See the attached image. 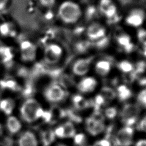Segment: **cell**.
Segmentation results:
<instances>
[{
    "label": "cell",
    "instance_id": "6da1fadb",
    "mask_svg": "<svg viewBox=\"0 0 146 146\" xmlns=\"http://www.w3.org/2000/svg\"><path fill=\"white\" fill-rule=\"evenodd\" d=\"M59 18L66 23H74L77 22L82 15V10L79 5L71 1L62 2L58 10Z\"/></svg>",
    "mask_w": 146,
    "mask_h": 146
},
{
    "label": "cell",
    "instance_id": "7a4b0ae2",
    "mask_svg": "<svg viewBox=\"0 0 146 146\" xmlns=\"http://www.w3.org/2000/svg\"><path fill=\"white\" fill-rule=\"evenodd\" d=\"M43 110L39 104L34 99H29L22 104L21 108V114L22 119L28 122L31 123L42 117Z\"/></svg>",
    "mask_w": 146,
    "mask_h": 146
},
{
    "label": "cell",
    "instance_id": "3957f363",
    "mask_svg": "<svg viewBox=\"0 0 146 146\" xmlns=\"http://www.w3.org/2000/svg\"><path fill=\"white\" fill-rule=\"evenodd\" d=\"M140 113L139 106L134 103L125 104L120 112L121 121L125 126L131 127L136 123Z\"/></svg>",
    "mask_w": 146,
    "mask_h": 146
},
{
    "label": "cell",
    "instance_id": "277c9868",
    "mask_svg": "<svg viewBox=\"0 0 146 146\" xmlns=\"http://www.w3.org/2000/svg\"><path fill=\"white\" fill-rule=\"evenodd\" d=\"M134 130L132 127L124 126L115 136V144L117 146H131L133 141Z\"/></svg>",
    "mask_w": 146,
    "mask_h": 146
},
{
    "label": "cell",
    "instance_id": "5b68a950",
    "mask_svg": "<svg viewBox=\"0 0 146 146\" xmlns=\"http://www.w3.org/2000/svg\"><path fill=\"white\" fill-rule=\"evenodd\" d=\"M44 96L49 102H58L64 98L65 92L59 86L52 84L45 90Z\"/></svg>",
    "mask_w": 146,
    "mask_h": 146
},
{
    "label": "cell",
    "instance_id": "8992f818",
    "mask_svg": "<svg viewBox=\"0 0 146 146\" xmlns=\"http://www.w3.org/2000/svg\"><path fill=\"white\" fill-rule=\"evenodd\" d=\"M93 59L94 56H90L88 58L77 60L72 66L73 72L78 76L86 74L90 70V65Z\"/></svg>",
    "mask_w": 146,
    "mask_h": 146
},
{
    "label": "cell",
    "instance_id": "52a82bcc",
    "mask_svg": "<svg viewBox=\"0 0 146 146\" xmlns=\"http://www.w3.org/2000/svg\"><path fill=\"white\" fill-rule=\"evenodd\" d=\"M61 48L55 44L48 45L44 51V59L49 63H55L57 62L62 55Z\"/></svg>",
    "mask_w": 146,
    "mask_h": 146
},
{
    "label": "cell",
    "instance_id": "ba28073f",
    "mask_svg": "<svg viewBox=\"0 0 146 146\" xmlns=\"http://www.w3.org/2000/svg\"><path fill=\"white\" fill-rule=\"evenodd\" d=\"M54 133L59 138H71L76 135V129L71 122L67 121L57 127Z\"/></svg>",
    "mask_w": 146,
    "mask_h": 146
},
{
    "label": "cell",
    "instance_id": "9c48e42d",
    "mask_svg": "<svg viewBox=\"0 0 146 146\" xmlns=\"http://www.w3.org/2000/svg\"><path fill=\"white\" fill-rule=\"evenodd\" d=\"M145 19L144 11L140 9L132 10L126 18L127 23L132 27H137L140 26Z\"/></svg>",
    "mask_w": 146,
    "mask_h": 146
},
{
    "label": "cell",
    "instance_id": "30bf717a",
    "mask_svg": "<svg viewBox=\"0 0 146 146\" xmlns=\"http://www.w3.org/2000/svg\"><path fill=\"white\" fill-rule=\"evenodd\" d=\"M106 29L99 23H93L90 25L87 30V35L89 39L93 40H99L106 36Z\"/></svg>",
    "mask_w": 146,
    "mask_h": 146
},
{
    "label": "cell",
    "instance_id": "8fae6325",
    "mask_svg": "<svg viewBox=\"0 0 146 146\" xmlns=\"http://www.w3.org/2000/svg\"><path fill=\"white\" fill-rule=\"evenodd\" d=\"M104 122H99L89 117L86 120V128L87 132L92 136H97L104 130Z\"/></svg>",
    "mask_w": 146,
    "mask_h": 146
},
{
    "label": "cell",
    "instance_id": "7c38bea8",
    "mask_svg": "<svg viewBox=\"0 0 146 146\" xmlns=\"http://www.w3.org/2000/svg\"><path fill=\"white\" fill-rule=\"evenodd\" d=\"M21 56L25 61H31L34 60L36 55V48L35 46L30 42L24 41L21 44Z\"/></svg>",
    "mask_w": 146,
    "mask_h": 146
},
{
    "label": "cell",
    "instance_id": "4fadbf2b",
    "mask_svg": "<svg viewBox=\"0 0 146 146\" xmlns=\"http://www.w3.org/2000/svg\"><path fill=\"white\" fill-rule=\"evenodd\" d=\"M98 85V82L95 78L87 76L82 79L78 84V89L82 93H90L93 92Z\"/></svg>",
    "mask_w": 146,
    "mask_h": 146
},
{
    "label": "cell",
    "instance_id": "5bb4252c",
    "mask_svg": "<svg viewBox=\"0 0 146 146\" xmlns=\"http://www.w3.org/2000/svg\"><path fill=\"white\" fill-rule=\"evenodd\" d=\"M38 140L33 133L30 131L24 132L18 140V146H38Z\"/></svg>",
    "mask_w": 146,
    "mask_h": 146
},
{
    "label": "cell",
    "instance_id": "9a60e30c",
    "mask_svg": "<svg viewBox=\"0 0 146 146\" xmlns=\"http://www.w3.org/2000/svg\"><path fill=\"white\" fill-rule=\"evenodd\" d=\"M95 70L99 75L105 76L110 72L111 70V64L107 60H100L96 63Z\"/></svg>",
    "mask_w": 146,
    "mask_h": 146
},
{
    "label": "cell",
    "instance_id": "2e32d148",
    "mask_svg": "<svg viewBox=\"0 0 146 146\" xmlns=\"http://www.w3.org/2000/svg\"><path fill=\"white\" fill-rule=\"evenodd\" d=\"M118 44L127 52L131 51L133 47V44L131 42V38L127 34H121L117 38Z\"/></svg>",
    "mask_w": 146,
    "mask_h": 146
},
{
    "label": "cell",
    "instance_id": "e0dca14e",
    "mask_svg": "<svg viewBox=\"0 0 146 146\" xmlns=\"http://www.w3.org/2000/svg\"><path fill=\"white\" fill-rule=\"evenodd\" d=\"M116 96L120 101L124 102L128 100L132 95L131 90L125 85H120L116 89Z\"/></svg>",
    "mask_w": 146,
    "mask_h": 146
},
{
    "label": "cell",
    "instance_id": "ac0fdd59",
    "mask_svg": "<svg viewBox=\"0 0 146 146\" xmlns=\"http://www.w3.org/2000/svg\"><path fill=\"white\" fill-rule=\"evenodd\" d=\"M7 127L11 133H16L19 131L21 124L15 117L10 116L7 120Z\"/></svg>",
    "mask_w": 146,
    "mask_h": 146
},
{
    "label": "cell",
    "instance_id": "d6986e66",
    "mask_svg": "<svg viewBox=\"0 0 146 146\" xmlns=\"http://www.w3.org/2000/svg\"><path fill=\"white\" fill-rule=\"evenodd\" d=\"M55 134L54 131L48 129L44 131L41 136L42 143L43 146H50L55 140Z\"/></svg>",
    "mask_w": 146,
    "mask_h": 146
},
{
    "label": "cell",
    "instance_id": "ffe728a7",
    "mask_svg": "<svg viewBox=\"0 0 146 146\" xmlns=\"http://www.w3.org/2000/svg\"><path fill=\"white\" fill-rule=\"evenodd\" d=\"M106 101H111L116 97V92L113 88L108 86H104L102 88L100 93Z\"/></svg>",
    "mask_w": 146,
    "mask_h": 146
},
{
    "label": "cell",
    "instance_id": "44dd1931",
    "mask_svg": "<svg viewBox=\"0 0 146 146\" xmlns=\"http://www.w3.org/2000/svg\"><path fill=\"white\" fill-rule=\"evenodd\" d=\"M14 106V102L11 99H4L0 102V108L6 115H10L12 112Z\"/></svg>",
    "mask_w": 146,
    "mask_h": 146
},
{
    "label": "cell",
    "instance_id": "7402d4cb",
    "mask_svg": "<svg viewBox=\"0 0 146 146\" xmlns=\"http://www.w3.org/2000/svg\"><path fill=\"white\" fill-rule=\"evenodd\" d=\"M101 10L105 14H113L116 10V7L113 2L111 0H103L100 3Z\"/></svg>",
    "mask_w": 146,
    "mask_h": 146
},
{
    "label": "cell",
    "instance_id": "603a6c76",
    "mask_svg": "<svg viewBox=\"0 0 146 146\" xmlns=\"http://www.w3.org/2000/svg\"><path fill=\"white\" fill-rule=\"evenodd\" d=\"M72 102L75 107L78 110H84L88 106V102L79 95H75L72 98Z\"/></svg>",
    "mask_w": 146,
    "mask_h": 146
},
{
    "label": "cell",
    "instance_id": "cb8c5ba5",
    "mask_svg": "<svg viewBox=\"0 0 146 146\" xmlns=\"http://www.w3.org/2000/svg\"><path fill=\"white\" fill-rule=\"evenodd\" d=\"M117 67L122 72L129 73L133 70V65L131 62L127 60H123L118 63Z\"/></svg>",
    "mask_w": 146,
    "mask_h": 146
},
{
    "label": "cell",
    "instance_id": "d4e9b609",
    "mask_svg": "<svg viewBox=\"0 0 146 146\" xmlns=\"http://www.w3.org/2000/svg\"><path fill=\"white\" fill-rule=\"evenodd\" d=\"M74 142L75 146H87V139L83 133H78L74 136Z\"/></svg>",
    "mask_w": 146,
    "mask_h": 146
},
{
    "label": "cell",
    "instance_id": "484cf974",
    "mask_svg": "<svg viewBox=\"0 0 146 146\" xmlns=\"http://www.w3.org/2000/svg\"><path fill=\"white\" fill-rule=\"evenodd\" d=\"M117 113V110L115 107H109L105 109L104 111V116L106 118L112 120L115 118Z\"/></svg>",
    "mask_w": 146,
    "mask_h": 146
},
{
    "label": "cell",
    "instance_id": "4316f807",
    "mask_svg": "<svg viewBox=\"0 0 146 146\" xmlns=\"http://www.w3.org/2000/svg\"><path fill=\"white\" fill-rule=\"evenodd\" d=\"M106 100L104 99V98L102 96V95L99 94L98 95H97L95 98H94V107H95V111H98L99 110L100 108L104 105V103L106 102Z\"/></svg>",
    "mask_w": 146,
    "mask_h": 146
},
{
    "label": "cell",
    "instance_id": "83f0119b",
    "mask_svg": "<svg viewBox=\"0 0 146 146\" xmlns=\"http://www.w3.org/2000/svg\"><path fill=\"white\" fill-rule=\"evenodd\" d=\"M137 38L141 44L146 46V30L140 29L137 32Z\"/></svg>",
    "mask_w": 146,
    "mask_h": 146
},
{
    "label": "cell",
    "instance_id": "f1b7e54d",
    "mask_svg": "<svg viewBox=\"0 0 146 146\" xmlns=\"http://www.w3.org/2000/svg\"><path fill=\"white\" fill-rule=\"evenodd\" d=\"M94 120L99 122H104V116L99 110L95 111L92 116H91Z\"/></svg>",
    "mask_w": 146,
    "mask_h": 146
},
{
    "label": "cell",
    "instance_id": "f546056e",
    "mask_svg": "<svg viewBox=\"0 0 146 146\" xmlns=\"http://www.w3.org/2000/svg\"><path fill=\"white\" fill-rule=\"evenodd\" d=\"M90 146H111V143L107 139H103L94 142Z\"/></svg>",
    "mask_w": 146,
    "mask_h": 146
},
{
    "label": "cell",
    "instance_id": "4dcf8cb0",
    "mask_svg": "<svg viewBox=\"0 0 146 146\" xmlns=\"http://www.w3.org/2000/svg\"><path fill=\"white\" fill-rule=\"evenodd\" d=\"M40 3L44 7H51L55 3V0H39Z\"/></svg>",
    "mask_w": 146,
    "mask_h": 146
},
{
    "label": "cell",
    "instance_id": "1f68e13d",
    "mask_svg": "<svg viewBox=\"0 0 146 146\" xmlns=\"http://www.w3.org/2000/svg\"><path fill=\"white\" fill-rule=\"evenodd\" d=\"M98 40V41L96 43V46L99 48L105 47L108 42V40L106 38V36H104L99 40Z\"/></svg>",
    "mask_w": 146,
    "mask_h": 146
},
{
    "label": "cell",
    "instance_id": "d6a6232c",
    "mask_svg": "<svg viewBox=\"0 0 146 146\" xmlns=\"http://www.w3.org/2000/svg\"><path fill=\"white\" fill-rule=\"evenodd\" d=\"M139 129L146 133V116H144L138 124Z\"/></svg>",
    "mask_w": 146,
    "mask_h": 146
},
{
    "label": "cell",
    "instance_id": "836d02e7",
    "mask_svg": "<svg viewBox=\"0 0 146 146\" xmlns=\"http://www.w3.org/2000/svg\"><path fill=\"white\" fill-rule=\"evenodd\" d=\"M139 100L140 103L146 108V91L141 92L139 95Z\"/></svg>",
    "mask_w": 146,
    "mask_h": 146
},
{
    "label": "cell",
    "instance_id": "e575fe53",
    "mask_svg": "<svg viewBox=\"0 0 146 146\" xmlns=\"http://www.w3.org/2000/svg\"><path fill=\"white\" fill-rule=\"evenodd\" d=\"M90 47V44L88 42H82L78 46V49L80 51H86Z\"/></svg>",
    "mask_w": 146,
    "mask_h": 146
},
{
    "label": "cell",
    "instance_id": "d590c367",
    "mask_svg": "<svg viewBox=\"0 0 146 146\" xmlns=\"http://www.w3.org/2000/svg\"><path fill=\"white\" fill-rule=\"evenodd\" d=\"M0 31L2 34L7 35L9 33V27L7 26V25H3L1 27Z\"/></svg>",
    "mask_w": 146,
    "mask_h": 146
},
{
    "label": "cell",
    "instance_id": "8d00e7d4",
    "mask_svg": "<svg viewBox=\"0 0 146 146\" xmlns=\"http://www.w3.org/2000/svg\"><path fill=\"white\" fill-rule=\"evenodd\" d=\"M135 146H146V139H140L136 141Z\"/></svg>",
    "mask_w": 146,
    "mask_h": 146
},
{
    "label": "cell",
    "instance_id": "74e56055",
    "mask_svg": "<svg viewBox=\"0 0 146 146\" xmlns=\"http://www.w3.org/2000/svg\"><path fill=\"white\" fill-rule=\"evenodd\" d=\"M9 0H0V10L3 9L7 5Z\"/></svg>",
    "mask_w": 146,
    "mask_h": 146
},
{
    "label": "cell",
    "instance_id": "f35d334b",
    "mask_svg": "<svg viewBox=\"0 0 146 146\" xmlns=\"http://www.w3.org/2000/svg\"><path fill=\"white\" fill-rule=\"evenodd\" d=\"M143 54L146 57V46L144 47V50H143Z\"/></svg>",
    "mask_w": 146,
    "mask_h": 146
},
{
    "label": "cell",
    "instance_id": "ab89813d",
    "mask_svg": "<svg viewBox=\"0 0 146 146\" xmlns=\"http://www.w3.org/2000/svg\"><path fill=\"white\" fill-rule=\"evenodd\" d=\"M2 127L0 124V136L2 135Z\"/></svg>",
    "mask_w": 146,
    "mask_h": 146
},
{
    "label": "cell",
    "instance_id": "60d3db41",
    "mask_svg": "<svg viewBox=\"0 0 146 146\" xmlns=\"http://www.w3.org/2000/svg\"><path fill=\"white\" fill-rule=\"evenodd\" d=\"M57 146H67V145H65V144H59V145H58Z\"/></svg>",
    "mask_w": 146,
    "mask_h": 146
}]
</instances>
